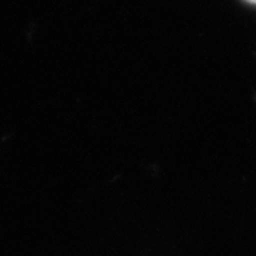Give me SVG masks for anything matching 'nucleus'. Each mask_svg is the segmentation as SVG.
Masks as SVG:
<instances>
[{"mask_svg": "<svg viewBox=\"0 0 256 256\" xmlns=\"http://www.w3.org/2000/svg\"><path fill=\"white\" fill-rule=\"evenodd\" d=\"M247 2H250V3H256V0H247Z\"/></svg>", "mask_w": 256, "mask_h": 256, "instance_id": "f257e3e1", "label": "nucleus"}]
</instances>
